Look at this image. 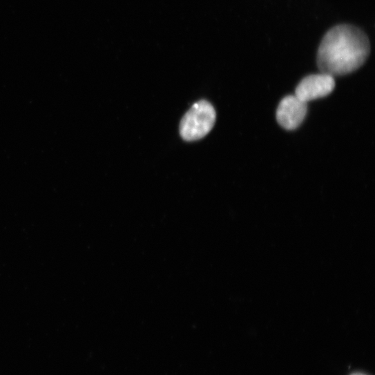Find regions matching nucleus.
I'll use <instances>...</instances> for the list:
<instances>
[{
  "label": "nucleus",
  "mask_w": 375,
  "mask_h": 375,
  "mask_svg": "<svg viewBox=\"0 0 375 375\" xmlns=\"http://www.w3.org/2000/svg\"><path fill=\"white\" fill-rule=\"evenodd\" d=\"M370 50L367 37L350 25H340L324 37L317 55L322 73L332 77L349 74L361 67Z\"/></svg>",
  "instance_id": "obj_1"
},
{
  "label": "nucleus",
  "mask_w": 375,
  "mask_h": 375,
  "mask_svg": "<svg viewBox=\"0 0 375 375\" xmlns=\"http://www.w3.org/2000/svg\"><path fill=\"white\" fill-rule=\"evenodd\" d=\"M215 119L216 112L212 104L200 100L191 107L181 120L180 135L189 142L200 140L211 131Z\"/></svg>",
  "instance_id": "obj_2"
},
{
  "label": "nucleus",
  "mask_w": 375,
  "mask_h": 375,
  "mask_svg": "<svg viewBox=\"0 0 375 375\" xmlns=\"http://www.w3.org/2000/svg\"><path fill=\"white\" fill-rule=\"evenodd\" d=\"M334 88V77L325 73L311 75L300 82L296 88L295 95L307 103L329 95Z\"/></svg>",
  "instance_id": "obj_3"
},
{
  "label": "nucleus",
  "mask_w": 375,
  "mask_h": 375,
  "mask_svg": "<svg viewBox=\"0 0 375 375\" xmlns=\"http://www.w3.org/2000/svg\"><path fill=\"white\" fill-rule=\"evenodd\" d=\"M307 103L296 95L285 97L277 110V119L281 126L287 131L298 128L307 113Z\"/></svg>",
  "instance_id": "obj_4"
},
{
  "label": "nucleus",
  "mask_w": 375,
  "mask_h": 375,
  "mask_svg": "<svg viewBox=\"0 0 375 375\" xmlns=\"http://www.w3.org/2000/svg\"><path fill=\"white\" fill-rule=\"evenodd\" d=\"M352 375H365V374H362V373H354V374H353Z\"/></svg>",
  "instance_id": "obj_5"
}]
</instances>
